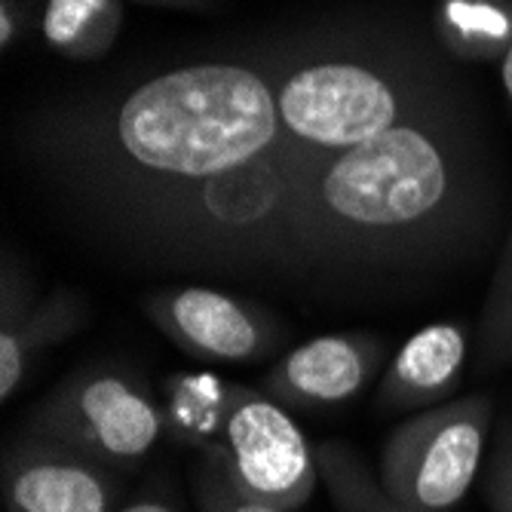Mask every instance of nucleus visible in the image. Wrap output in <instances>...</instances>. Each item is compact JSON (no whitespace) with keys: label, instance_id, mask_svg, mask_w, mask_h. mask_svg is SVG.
Masks as SVG:
<instances>
[{"label":"nucleus","instance_id":"14","mask_svg":"<svg viewBox=\"0 0 512 512\" xmlns=\"http://www.w3.org/2000/svg\"><path fill=\"white\" fill-rule=\"evenodd\" d=\"M319 479L338 512H427L393 497L381 476L371 473L362 457L344 442H319Z\"/></svg>","mask_w":512,"mask_h":512},{"label":"nucleus","instance_id":"6","mask_svg":"<svg viewBox=\"0 0 512 512\" xmlns=\"http://www.w3.org/2000/svg\"><path fill=\"white\" fill-rule=\"evenodd\" d=\"M203 451H212L246 491L286 512L301 509L322 482L316 448L289 408L261 387L230 384L221 430Z\"/></svg>","mask_w":512,"mask_h":512},{"label":"nucleus","instance_id":"11","mask_svg":"<svg viewBox=\"0 0 512 512\" xmlns=\"http://www.w3.org/2000/svg\"><path fill=\"white\" fill-rule=\"evenodd\" d=\"M470 359V329L463 322L442 319L417 329L390 359L381 387L378 408L399 411H424L442 405L460 384L463 368Z\"/></svg>","mask_w":512,"mask_h":512},{"label":"nucleus","instance_id":"20","mask_svg":"<svg viewBox=\"0 0 512 512\" xmlns=\"http://www.w3.org/2000/svg\"><path fill=\"white\" fill-rule=\"evenodd\" d=\"M120 512H181L169 497H157V494H148V497H138L126 506H120Z\"/></svg>","mask_w":512,"mask_h":512},{"label":"nucleus","instance_id":"9","mask_svg":"<svg viewBox=\"0 0 512 512\" xmlns=\"http://www.w3.org/2000/svg\"><path fill=\"white\" fill-rule=\"evenodd\" d=\"M384 356V341L368 332L319 335L279 356L261 390L279 405L301 411L344 405L375 381Z\"/></svg>","mask_w":512,"mask_h":512},{"label":"nucleus","instance_id":"10","mask_svg":"<svg viewBox=\"0 0 512 512\" xmlns=\"http://www.w3.org/2000/svg\"><path fill=\"white\" fill-rule=\"evenodd\" d=\"M89 319V304L71 292L56 289L34 298L31 283L13 261H4L0 276V399L10 402L31 368L53 347L74 338Z\"/></svg>","mask_w":512,"mask_h":512},{"label":"nucleus","instance_id":"4","mask_svg":"<svg viewBox=\"0 0 512 512\" xmlns=\"http://www.w3.org/2000/svg\"><path fill=\"white\" fill-rule=\"evenodd\" d=\"M22 430L59 439L114 470H129L154 451L169 424L145 378L120 365H89L46 393L28 411Z\"/></svg>","mask_w":512,"mask_h":512},{"label":"nucleus","instance_id":"12","mask_svg":"<svg viewBox=\"0 0 512 512\" xmlns=\"http://www.w3.org/2000/svg\"><path fill=\"white\" fill-rule=\"evenodd\" d=\"M433 31L451 59L500 65L512 40V0H436Z\"/></svg>","mask_w":512,"mask_h":512},{"label":"nucleus","instance_id":"18","mask_svg":"<svg viewBox=\"0 0 512 512\" xmlns=\"http://www.w3.org/2000/svg\"><path fill=\"white\" fill-rule=\"evenodd\" d=\"M28 22H31V13L25 0H0V50L10 53L25 37Z\"/></svg>","mask_w":512,"mask_h":512},{"label":"nucleus","instance_id":"16","mask_svg":"<svg viewBox=\"0 0 512 512\" xmlns=\"http://www.w3.org/2000/svg\"><path fill=\"white\" fill-rule=\"evenodd\" d=\"M194 497L200 512H286L252 491H246L230 476L212 451H203L194 467Z\"/></svg>","mask_w":512,"mask_h":512},{"label":"nucleus","instance_id":"19","mask_svg":"<svg viewBox=\"0 0 512 512\" xmlns=\"http://www.w3.org/2000/svg\"><path fill=\"white\" fill-rule=\"evenodd\" d=\"M138 4H151L163 10H181V13H212L221 4L218 0H138Z\"/></svg>","mask_w":512,"mask_h":512},{"label":"nucleus","instance_id":"21","mask_svg":"<svg viewBox=\"0 0 512 512\" xmlns=\"http://www.w3.org/2000/svg\"><path fill=\"white\" fill-rule=\"evenodd\" d=\"M500 80H503V92H506V99L512 105V40L506 46V53L500 59Z\"/></svg>","mask_w":512,"mask_h":512},{"label":"nucleus","instance_id":"15","mask_svg":"<svg viewBox=\"0 0 512 512\" xmlns=\"http://www.w3.org/2000/svg\"><path fill=\"white\" fill-rule=\"evenodd\" d=\"M479 359L488 368L512 362V224L506 230L479 319Z\"/></svg>","mask_w":512,"mask_h":512},{"label":"nucleus","instance_id":"13","mask_svg":"<svg viewBox=\"0 0 512 512\" xmlns=\"http://www.w3.org/2000/svg\"><path fill=\"white\" fill-rule=\"evenodd\" d=\"M123 31V0H46L43 43L71 62H96L114 50Z\"/></svg>","mask_w":512,"mask_h":512},{"label":"nucleus","instance_id":"3","mask_svg":"<svg viewBox=\"0 0 512 512\" xmlns=\"http://www.w3.org/2000/svg\"><path fill=\"white\" fill-rule=\"evenodd\" d=\"M283 126L319 154H341L442 108L457 86L433 59L325 56L273 74Z\"/></svg>","mask_w":512,"mask_h":512},{"label":"nucleus","instance_id":"5","mask_svg":"<svg viewBox=\"0 0 512 512\" xmlns=\"http://www.w3.org/2000/svg\"><path fill=\"white\" fill-rule=\"evenodd\" d=\"M494 402L463 396L414 411L381 445L378 476L408 506L448 512L485 470Z\"/></svg>","mask_w":512,"mask_h":512},{"label":"nucleus","instance_id":"17","mask_svg":"<svg viewBox=\"0 0 512 512\" xmlns=\"http://www.w3.org/2000/svg\"><path fill=\"white\" fill-rule=\"evenodd\" d=\"M482 494L491 512H512V421H503L494 433L482 470Z\"/></svg>","mask_w":512,"mask_h":512},{"label":"nucleus","instance_id":"7","mask_svg":"<svg viewBox=\"0 0 512 512\" xmlns=\"http://www.w3.org/2000/svg\"><path fill=\"white\" fill-rule=\"evenodd\" d=\"M157 332L206 362H258L283 344V325L264 307L212 286H166L145 298Z\"/></svg>","mask_w":512,"mask_h":512},{"label":"nucleus","instance_id":"8","mask_svg":"<svg viewBox=\"0 0 512 512\" xmlns=\"http://www.w3.org/2000/svg\"><path fill=\"white\" fill-rule=\"evenodd\" d=\"M0 482L7 512H120V470L50 436L10 439Z\"/></svg>","mask_w":512,"mask_h":512},{"label":"nucleus","instance_id":"2","mask_svg":"<svg viewBox=\"0 0 512 512\" xmlns=\"http://www.w3.org/2000/svg\"><path fill=\"white\" fill-rule=\"evenodd\" d=\"M313 206L350 279L460 258L491 240L500 191L485 132L454 96L322 160Z\"/></svg>","mask_w":512,"mask_h":512},{"label":"nucleus","instance_id":"1","mask_svg":"<svg viewBox=\"0 0 512 512\" xmlns=\"http://www.w3.org/2000/svg\"><path fill=\"white\" fill-rule=\"evenodd\" d=\"M50 154L111 234L166 267L344 283L313 206L319 154L283 126L273 77L246 62L154 74L56 126Z\"/></svg>","mask_w":512,"mask_h":512}]
</instances>
